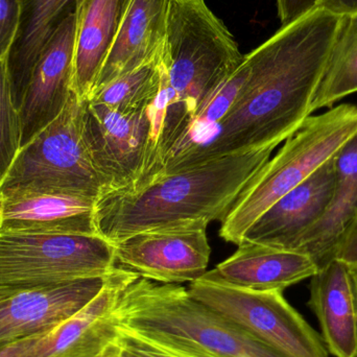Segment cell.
<instances>
[{
  "label": "cell",
  "mask_w": 357,
  "mask_h": 357,
  "mask_svg": "<svg viewBox=\"0 0 357 357\" xmlns=\"http://www.w3.org/2000/svg\"><path fill=\"white\" fill-rule=\"evenodd\" d=\"M107 276L0 299V351L23 340L47 335L89 303L104 287Z\"/></svg>",
  "instance_id": "13"
},
{
  "label": "cell",
  "mask_w": 357,
  "mask_h": 357,
  "mask_svg": "<svg viewBox=\"0 0 357 357\" xmlns=\"http://www.w3.org/2000/svg\"><path fill=\"white\" fill-rule=\"evenodd\" d=\"M119 331L123 333L136 347L153 357H218L210 356L205 352L187 346L180 345L161 337H150L140 335L134 331H127L119 326Z\"/></svg>",
  "instance_id": "25"
},
{
  "label": "cell",
  "mask_w": 357,
  "mask_h": 357,
  "mask_svg": "<svg viewBox=\"0 0 357 357\" xmlns=\"http://www.w3.org/2000/svg\"><path fill=\"white\" fill-rule=\"evenodd\" d=\"M308 306L320 323L327 351L357 357V302L352 272L333 259L310 278Z\"/></svg>",
  "instance_id": "18"
},
{
  "label": "cell",
  "mask_w": 357,
  "mask_h": 357,
  "mask_svg": "<svg viewBox=\"0 0 357 357\" xmlns=\"http://www.w3.org/2000/svg\"><path fill=\"white\" fill-rule=\"evenodd\" d=\"M21 126L13 100L6 60L0 62V180L20 150Z\"/></svg>",
  "instance_id": "24"
},
{
  "label": "cell",
  "mask_w": 357,
  "mask_h": 357,
  "mask_svg": "<svg viewBox=\"0 0 357 357\" xmlns=\"http://www.w3.org/2000/svg\"><path fill=\"white\" fill-rule=\"evenodd\" d=\"M169 4V0H129L91 94L160 58Z\"/></svg>",
  "instance_id": "17"
},
{
  "label": "cell",
  "mask_w": 357,
  "mask_h": 357,
  "mask_svg": "<svg viewBox=\"0 0 357 357\" xmlns=\"http://www.w3.org/2000/svg\"><path fill=\"white\" fill-rule=\"evenodd\" d=\"M75 13L63 21L33 67L19 107L20 149L50 126L73 93Z\"/></svg>",
  "instance_id": "12"
},
{
  "label": "cell",
  "mask_w": 357,
  "mask_h": 357,
  "mask_svg": "<svg viewBox=\"0 0 357 357\" xmlns=\"http://www.w3.org/2000/svg\"><path fill=\"white\" fill-rule=\"evenodd\" d=\"M335 259L345 264L351 272H357V226L337 250Z\"/></svg>",
  "instance_id": "29"
},
{
  "label": "cell",
  "mask_w": 357,
  "mask_h": 357,
  "mask_svg": "<svg viewBox=\"0 0 357 357\" xmlns=\"http://www.w3.org/2000/svg\"><path fill=\"white\" fill-rule=\"evenodd\" d=\"M19 0H0V62L6 60L18 29Z\"/></svg>",
  "instance_id": "26"
},
{
  "label": "cell",
  "mask_w": 357,
  "mask_h": 357,
  "mask_svg": "<svg viewBox=\"0 0 357 357\" xmlns=\"http://www.w3.org/2000/svg\"><path fill=\"white\" fill-rule=\"evenodd\" d=\"M335 156L271 206L241 239L295 250L298 241L322 218L331 205L335 190Z\"/></svg>",
  "instance_id": "14"
},
{
  "label": "cell",
  "mask_w": 357,
  "mask_h": 357,
  "mask_svg": "<svg viewBox=\"0 0 357 357\" xmlns=\"http://www.w3.org/2000/svg\"><path fill=\"white\" fill-rule=\"evenodd\" d=\"M342 22L317 6L245 54L249 75L228 114L203 146L163 176L230 155L276 149L291 137L312 115Z\"/></svg>",
  "instance_id": "1"
},
{
  "label": "cell",
  "mask_w": 357,
  "mask_h": 357,
  "mask_svg": "<svg viewBox=\"0 0 357 357\" xmlns=\"http://www.w3.org/2000/svg\"><path fill=\"white\" fill-rule=\"evenodd\" d=\"M100 357H153L136 347L123 333L119 331L116 339L106 348Z\"/></svg>",
  "instance_id": "28"
},
{
  "label": "cell",
  "mask_w": 357,
  "mask_h": 357,
  "mask_svg": "<svg viewBox=\"0 0 357 357\" xmlns=\"http://www.w3.org/2000/svg\"><path fill=\"white\" fill-rule=\"evenodd\" d=\"M150 128L149 107L121 112L85 100L84 137L104 183L105 195L130 191L137 184L146 162Z\"/></svg>",
  "instance_id": "10"
},
{
  "label": "cell",
  "mask_w": 357,
  "mask_h": 357,
  "mask_svg": "<svg viewBox=\"0 0 357 357\" xmlns=\"http://www.w3.org/2000/svg\"><path fill=\"white\" fill-rule=\"evenodd\" d=\"M96 202L60 193L0 191V232L100 235Z\"/></svg>",
  "instance_id": "15"
},
{
  "label": "cell",
  "mask_w": 357,
  "mask_h": 357,
  "mask_svg": "<svg viewBox=\"0 0 357 357\" xmlns=\"http://www.w3.org/2000/svg\"><path fill=\"white\" fill-rule=\"evenodd\" d=\"M236 251L199 279L255 291H283L312 278L314 260L296 250L278 249L241 239Z\"/></svg>",
  "instance_id": "16"
},
{
  "label": "cell",
  "mask_w": 357,
  "mask_h": 357,
  "mask_svg": "<svg viewBox=\"0 0 357 357\" xmlns=\"http://www.w3.org/2000/svg\"><path fill=\"white\" fill-rule=\"evenodd\" d=\"M85 100L73 91L63 112L19 150L0 191L60 193L98 199L105 186L83 131Z\"/></svg>",
  "instance_id": "6"
},
{
  "label": "cell",
  "mask_w": 357,
  "mask_h": 357,
  "mask_svg": "<svg viewBox=\"0 0 357 357\" xmlns=\"http://www.w3.org/2000/svg\"><path fill=\"white\" fill-rule=\"evenodd\" d=\"M275 149L222 157L163 176L134 192H111L96 202L98 234L115 243L136 233L183 222L224 220Z\"/></svg>",
  "instance_id": "3"
},
{
  "label": "cell",
  "mask_w": 357,
  "mask_h": 357,
  "mask_svg": "<svg viewBox=\"0 0 357 357\" xmlns=\"http://www.w3.org/2000/svg\"><path fill=\"white\" fill-rule=\"evenodd\" d=\"M114 247L100 235L0 232V299L115 268Z\"/></svg>",
  "instance_id": "7"
},
{
  "label": "cell",
  "mask_w": 357,
  "mask_h": 357,
  "mask_svg": "<svg viewBox=\"0 0 357 357\" xmlns=\"http://www.w3.org/2000/svg\"><path fill=\"white\" fill-rule=\"evenodd\" d=\"M321 0H276L281 24L287 25L316 8Z\"/></svg>",
  "instance_id": "27"
},
{
  "label": "cell",
  "mask_w": 357,
  "mask_h": 357,
  "mask_svg": "<svg viewBox=\"0 0 357 357\" xmlns=\"http://www.w3.org/2000/svg\"><path fill=\"white\" fill-rule=\"evenodd\" d=\"M161 84L160 58L111 82L88 98L92 104L130 112L152 104Z\"/></svg>",
  "instance_id": "23"
},
{
  "label": "cell",
  "mask_w": 357,
  "mask_h": 357,
  "mask_svg": "<svg viewBox=\"0 0 357 357\" xmlns=\"http://www.w3.org/2000/svg\"><path fill=\"white\" fill-rule=\"evenodd\" d=\"M207 227L190 222L136 233L112 243L115 266L165 284L199 280L211 255Z\"/></svg>",
  "instance_id": "9"
},
{
  "label": "cell",
  "mask_w": 357,
  "mask_h": 357,
  "mask_svg": "<svg viewBox=\"0 0 357 357\" xmlns=\"http://www.w3.org/2000/svg\"><path fill=\"white\" fill-rule=\"evenodd\" d=\"M39 337H31V339L18 342V343L14 344V345L10 346V347L0 351V357H23L25 352L35 344V342Z\"/></svg>",
  "instance_id": "31"
},
{
  "label": "cell",
  "mask_w": 357,
  "mask_h": 357,
  "mask_svg": "<svg viewBox=\"0 0 357 357\" xmlns=\"http://www.w3.org/2000/svg\"><path fill=\"white\" fill-rule=\"evenodd\" d=\"M354 93H357V15L343 18L314 96L312 112L333 108Z\"/></svg>",
  "instance_id": "22"
},
{
  "label": "cell",
  "mask_w": 357,
  "mask_h": 357,
  "mask_svg": "<svg viewBox=\"0 0 357 357\" xmlns=\"http://www.w3.org/2000/svg\"><path fill=\"white\" fill-rule=\"evenodd\" d=\"M352 276H354V291H356V297L357 302V272H352Z\"/></svg>",
  "instance_id": "32"
},
{
  "label": "cell",
  "mask_w": 357,
  "mask_h": 357,
  "mask_svg": "<svg viewBox=\"0 0 357 357\" xmlns=\"http://www.w3.org/2000/svg\"><path fill=\"white\" fill-rule=\"evenodd\" d=\"M357 133V106L312 115L248 183L222 220L220 236L237 243L279 199L333 159Z\"/></svg>",
  "instance_id": "5"
},
{
  "label": "cell",
  "mask_w": 357,
  "mask_h": 357,
  "mask_svg": "<svg viewBox=\"0 0 357 357\" xmlns=\"http://www.w3.org/2000/svg\"><path fill=\"white\" fill-rule=\"evenodd\" d=\"M129 0H75L73 91L87 100Z\"/></svg>",
  "instance_id": "20"
},
{
  "label": "cell",
  "mask_w": 357,
  "mask_h": 357,
  "mask_svg": "<svg viewBox=\"0 0 357 357\" xmlns=\"http://www.w3.org/2000/svg\"><path fill=\"white\" fill-rule=\"evenodd\" d=\"M335 169L328 209L295 248L310 255L319 268L335 259L337 250L357 226V133L337 153Z\"/></svg>",
  "instance_id": "19"
},
{
  "label": "cell",
  "mask_w": 357,
  "mask_h": 357,
  "mask_svg": "<svg viewBox=\"0 0 357 357\" xmlns=\"http://www.w3.org/2000/svg\"><path fill=\"white\" fill-rule=\"evenodd\" d=\"M119 326L218 357H287L191 297L180 284L138 277L123 293Z\"/></svg>",
  "instance_id": "4"
},
{
  "label": "cell",
  "mask_w": 357,
  "mask_h": 357,
  "mask_svg": "<svg viewBox=\"0 0 357 357\" xmlns=\"http://www.w3.org/2000/svg\"><path fill=\"white\" fill-rule=\"evenodd\" d=\"M191 297L287 357H329L326 346L283 291H255L211 281H193Z\"/></svg>",
  "instance_id": "8"
},
{
  "label": "cell",
  "mask_w": 357,
  "mask_h": 357,
  "mask_svg": "<svg viewBox=\"0 0 357 357\" xmlns=\"http://www.w3.org/2000/svg\"><path fill=\"white\" fill-rule=\"evenodd\" d=\"M318 6L341 18L357 15V0H321Z\"/></svg>",
  "instance_id": "30"
},
{
  "label": "cell",
  "mask_w": 357,
  "mask_h": 357,
  "mask_svg": "<svg viewBox=\"0 0 357 357\" xmlns=\"http://www.w3.org/2000/svg\"><path fill=\"white\" fill-rule=\"evenodd\" d=\"M18 29L6 59L17 110L36 63L63 21L75 10V0H19Z\"/></svg>",
  "instance_id": "21"
},
{
  "label": "cell",
  "mask_w": 357,
  "mask_h": 357,
  "mask_svg": "<svg viewBox=\"0 0 357 357\" xmlns=\"http://www.w3.org/2000/svg\"><path fill=\"white\" fill-rule=\"evenodd\" d=\"M243 60L232 33L205 0H169L160 88L152 104L162 125L155 165L167 163L199 107Z\"/></svg>",
  "instance_id": "2"
},
{
  "label": "cell",
  "mask_w": 357,
  "mask_h": 357,
  "mask_svg": "<svg viewBox=\"0 0 357 357\" xmlns=\"http://www.w3.org/2000/svg\"><path fill=\"white\" fill-rule=\"evenodd\" d=\"M138 275L115 266L100 293L70 318L42 335L23 357H100L119 333V306Z\"/></svg>",
  "instance_id": "11"
}]
</instances>
